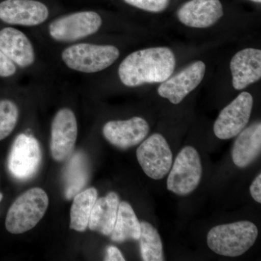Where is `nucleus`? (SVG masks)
<instances>
[{"label": "nucleus", "instance_id": "28", "mask_svg": "<svg viewBox=\"0 0 261 261\" xmlns=\"http://www.w3.org/2000/svg\"><path fill=\"white\" fill-rule=\"evenodd\" d=\"M251 1L254 2V3H261V0H251Z\"/></svg>", "mask_w": 261, "mask_h": 261}, {"label": "nucleus", "instance_id": "26", "mask_svg": "<svg viewBox=\"0 0 261 261\" xmlns=\"http://www.w3.org/2000/svg\"><path fill=\"white\" fill-rule=\"evenodd\" d=\"M250 194L252 198L257 202H261V174L259 173L258 176L252 181L251 186L250 187Z\"/></svg>", "mask_w": 261, "mask_h": 261}, {"label": "nucleus", "instance_id": "5", "mask_svg": "<svg viewBox=\"0 0 261 261\" xmlns=\"http://www.w3.org/2000/svg\"><path fill=\"white\" fill-rule=\"evenodd\" d=\"M167 179L169 191L178 195H187L198 187L202 177V168L197 149L187 146L175 160Z\"/></svg>", "mask_w": 261, "mask_h": 261}, {"label": "nucleus", "instance_id": "16", "mask_svg": "<svg viewBox=\"0 0 261 261\" xmlns=\"http://www.w3.org/2000/svg\"><path fill=\"white\" fill-rule=\"evenodd\" d=\"M0 50L21 68L31 66L35 61L34 47L29 38L12 27L0 31Z\"/></svg>", "mask_w": 261, "mask_h": 261}, {"label": "nucleus", "instance_id": "11", "mask_svg": "<svg viewBox=\"0 0 261 261\" xmlns=\"http://www.w3.org/2000/svg\"><path fill=\"white\" fill-rule=\"evenodd\" d=\"M205 70L203 62L192 63L174 76L162 82L158 89L159 95L166 98L173 104H179L201 83Z\"/></svg>", "mask_w": 261, "mask_h": 261}, {"label": "nucleus", "instance_id": "4", "mask_svg": "<svg viewBox=\"0 0 261 261\" xmlns=\"http://www.w3.org/2000/svg\"><path fill=\"white\" fill-rule=\"evenodd\" d=\"M120 51L113 45L76 44L62 53V60L70 69L93 73L112 65L119 58Z\"/></svg>", "mask_w": 261, "mask_h": 261}, {"label": "nucleus", "instance_id": "25", "mask_svg": "<svg viewBox=\"0 0 261 261\" xmlns=\"http://www.w3.org/2000/svg\"><path fill=\"white\" fill-rule=\"evenodd\" d=\"M15 72V63L0 50V77H10L14 75Z\"/></svg>", "mask_w": 261, "mask_h": 261}, {"label": "nucleus", "instance_id": "15", "mask_svg": "<svg viewBox=\"0 0 261 261\" xmlns=\"http://www.w3.org/2000/svg\"><path fill=\"white\" fill-rule=\"evenodd\" d=\"M233 88L242 90L261 78V51L246 48L234 55L230 63Z\"/></svg>", "mask_w": 261, "mask_h": 261}, {"label": "nucleus", "instance_id": "9", "mask_svg": "<svg viewBox=\"0 0 261 261\" xmlns=\"http://www.w3.org/2000/svg\"><path fill=\"white\" fill-rule=\"evenodd\" d=\"M42 161V151L33 136L21 134L15 138L9 158L8 168L15 178L28 179L37 172Z\"/></svg>", "mask_w": 261, "mask_h": 261}, {"label": "nucleus", "instance_id": "19", "mask_svg": "<svg viewBox=\"0 0 261 261\" xmlns=\"http://www.w3.org/2000/svg\"><path fill=\"white\" fill-rule=\"evenodd\" d=\"M140 233V222L132 206L124 201L120 202L111 240L115 242L139 240Z\"/></svg>", "mask_w": 261, "mask_h": 261}, {"label": "nucleus", "instance_id": "18", "mask_svg": "<svg viewBox=\"0 0 261 261\" xmlns=\"http://www.w3.org/2000/svg\"><path fill=\"white\" fill-rule=\"evenodd\" d=\"M119 203V197L114 192L97 199L89 218V228L106 236L111 235L116 223Z\"/></svg>", "mask_w": 261, "mask_h": 261}, {"label": "nucleus", "instance_id": "22", "mask_svg": "<svg viewBox=\"0 0 261 261\" xmlns=\"http://www.w3.org/2000/svg\"><path fill=\"white\" fill-rule=\"evenodd\" d=\"M140 252L144 261H162L163 245L158 230L147 221L140 222Z\"/></svg>", "mask_w": 261, "mask_h": 261}, {"label": "nucleus", "instance_id": "13", "mask_svg": "<svg viewBox=\"0 0 261 261\" xmlns=\"http://www.w3.org/2000/svg\"><path fill=\"white\" fill-rule=\"evenodd\" d=\"M148 123L140 117H134L126 121H111L103 127L106 140L121 149L139 145L148 135Z\"/></svg>", "mask_w": 261, "mask_h": 261}, {"label": "nucleus", "instance_id": "8", "mask_svg": "<svg viewBox=\"0 0 261 261\" xmlns=\"http://www.w3.org/2000/svg\"><path fill=\"white\" fill-rule=\"evenodd\" d=\"M253 98L247 92L238 97L219 113L214 123L215 135L220 140L237 137L245 128L251 116Z\"/></svg>", "mask_w": 261, "mask_h": 261}, {"label": "nucleus", "instance_id": "3", "mask_svg": "<svg viewBox=\"0 0 261 261\" xmlns=\"http://www.w3.org/2000/svg\"><path fill=\"white\" fill-rule=\"evenodd\" d=\"M48 205L49 198L42 189L27 190L10 207L5 221L7 230L18 234L32 229L42 219Z\"/></svg>", "mask_w": 261, "mask_h": 261}, {"label": "nucleus", "instance_id": "21", "mask_svg": "<svg viewBox=\"0 0 261 261\" xmlns=\"http://www.w3.org/2000/svg\"><path fill=\"white\" fill-rule=\"evenodd\" d=\"M88 179V168L83 153L78 152L70 159L65 172V196L70 199L82 190Z\"/></svg>", "mask_w": 261, "mask_h": 261}, {"label": "nucleus", "instance_id": "10", "mask_svg": "<svg viewBox=\"0 0 261 261\" xmlns=\"http://www.w3.org/2000/svg\"><path fill=\"white\" fill-rule=\"evenodd\" d=\"M78 135L75 114L68 108L60 110L51 123L50 150L53 159L63 162L74 149Z\"/></svg>", "mask_w": 261, "mask_h": 261}, {"label": "nucleus", "instance_id": "12", "mask_svg": "<svg viewBox=\"0 0 261 261\" xmlns=\"http://www.w3.org/2000/svg\"><path fill=\"white\" fill-rule=\"evenodd\" d=\"M49 10L35 0H5L0 3V20L12 25L34 27L44 23Z\"/></svg>", "mask_w": 261, "mask_h": 261}, {"label": "nucleus", "instance_id": "20", "mask_svg": "<svg viewBox=\"0 0 261 261\" xmlns=\"http://www.w3.org/2000/svg\"><path fill=\"white\" fill-rule=\"evenodd\" d=\"M97 199V191L94 187L87 189L75 195L70 209V227L75 231H85L88 227L89 218Z\"/></svg>", "mask_w": 261, "mask_h": 261}, {"label": "nucleus", "instance_id": "1", "mask_svg": "<svg viewBox=\"0 0 261 261\" xmlns=\"http://www.w3.org/2000/svg\"><path fill=\"white\" fill-rule=\"evenodd\" d=\"M175 67L176 58L170 48H147L127 56L120 65L118 75L127 87L162 83L171 76Z\"/></svg>", "mask_w": 261, "mask_h": 261}, {"label": "nucleus", "instance_id": "7", "mask_svg": "<svg viewBox=\"0 0 261 261\" xmlns=\"http://www.w3.org/2000/svg\"><path fill=\"white\" fill-rule=\"evenodd\" d=\"M102 23L95 12H78L53 20L49 24V35L58 42H74L95 34Z\"/></svg>", "mask_w": 261, "mask_h": 261}, {"label": "nucleus", "instance_id": "29", "mask_svg": "<svg viewBox=\"0 0 261 261\" xmlns=\"http://www.w3.org/2000/svg\"><path fill=\"white\" fill-rule=\"evenodd\" d=\"M3 194L0 193V201H1L2 200H3Z\"/></svg>", "mask_w": 261, "mask_h": 261}, {"label": "nucleus", "instance_id": "23", "mask_svg": "<svg viewBox=\"0 0 261 261\" xmlns=\"http://www.w3.org/2000/svg\"><path fill=\"white\" fill-rule=\"evenodd\" d=\"M18 108L9 99L0 100V141L8 137L18 122Z\"/></svg>", "mask_w": 261, "mask_h": 261}, {"label": "nucleus", "instance_id": "27", "mask_svg": "<svg viewBox=\"0 0 261 261\" xmlns=\"http://www.w3.org/2000/svg\"><path fill=\"white\" fill-rule=\"evenodd\" d=\"M106 260L108 261H124V257L122 255L121 251L115 246H110L107 249V256Z\"/></svg>", "mask_w": 261, "mask_h": 261}, {"label": "nucleus", "instance_id": "14", "mask_svg": "<svg viewBox=\"0 0 261 261\" xmlns=\"http://www.w3.org/2000/svg\"><path fill=\"white\" fill-rule=\"evenodd\" d=\"M224 15L220 0H190L177 11L178 20L187 27L205 29L215 25Z\"/></svg>", "mask_w": 261, "mask_h": 261}, {"label": "nucleus", "instance_id": "24", "mask_svg": "<svg viewBox=\"0 0 261 261\" xmlns=\"http://www.w3.org/2000/svg\"><path fill=\"white\" fill-rule=\"evenodd\" d=\"M124 2L139 9L151 13H161L167 8L170 0H124Z\"/></svg>", "mask_w": 261, "mask_h": 261}, {"label": "nucleus", "instance_id": "17", "mask_svg": "<svg viewBox=\"0 0 261 261\" xmlns=\"http://www.w3.org/2000/svg\"><path fill=\"white\" fill-rule=\"evenodd\" d=\"M238 136L233 146V162L239 168H246L260 154V122L244 128Z\"/></svg>", "mask_w": 261, "mask_h": 261}, {"label": "nucleus", "instance_id": "6", "mask_svg": "<svg viewBox=\"0 0 261 261\" xmlns=\"http://www.w3.org/2000/svg\"><path fill=\"white\" fill-rule=\"evenodd\" d=\"M137 158L145 174L154 180L164 178L172 166V152L160 134H154L142 142L137 149Z\"/></svg>", "mask_w": 261, "mask_h": 261}, {"label": "nucleus", "instance_id": "2", "mask_svg": "<svg viewBox=\"0 0 261 261\" xmlns=\"http://www.w3.org/2000/svg\"><path fill=\"white\" fill-rule=\"evenodd\" d=\"M258 235L257 226L250 221H242L221 224L211 228L207 243L211 250L226 257H238L254 245Z\"/></svg>", "mask_w": 261, "mask_h": 261}]
</instances>
